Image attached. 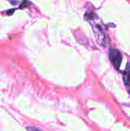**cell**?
Masks as SVG:
<instances>
[{
  "mask_svg": "<svg viewBox=\"0 0 130 131\" xmlns=\"http://www.w3.org/2000/svg\"><path fill=\"white\" fill-rule=\"evenodd\" d=\"M27 130L28 131H41L39 130L38 128H36L34 127H31V126H28L27 127Z\"/></svg>",
  "mask_w": 130,
  "mask_h": 131,
  "instance_id": "obj_3",
  "label": "cell"
},
{
  "mask_svg": "<svg viewBox=\"0 0 130 131\" xmlns=\"http://www.w3.org/2000/svg\"><path fill=\"white\" fill-rule=\"evenodd\" d=\"M123 81L128 90H130V63L126 64V68L123 73Z\"/></svg>",
  "mask_w": 130,
  "mask_h": 131,
  "instance_id": "obj_2",
  "label": "cell"
},
{
  "mask_svg": "<svg viewBox=\"0 0 130 131\" xmlns=\"http://www.w3.org/2000/svg\"><path fill=\"white\" fill-rule=\"evenodd\" d=\"M110 59L113 66L116 69H119L123 59L121 53L116 48H111L110 50Z\"/></svg>",
  "mask_w": 130,
  "mask_h": 131,
  "instance_id": "obj_1",
  "label": "cell"
}]
</instances>
